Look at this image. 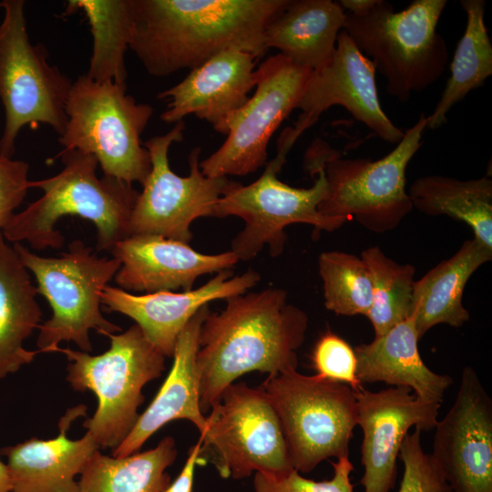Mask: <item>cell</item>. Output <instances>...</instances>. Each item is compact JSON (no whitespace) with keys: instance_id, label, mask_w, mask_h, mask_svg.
Segmentation results:
<instances>
[{"instance_id":"1","label":"cell","mask_w":492,"mask_h":492,"mask_svg":"<svg viewBox=\"0 0 492 492\" xmlns=\"http://www.w3.org/2000/svg\"><path fill=\"white\" fill-rule=\"evenodd\" d=\"M220 313L201 323L196 368L204 415L223 390L244 374L269 376L296 369L297 350L305 340L308 315L287 302V292L267 288L226 299Z\"/></svg>"},{"instance_id":"2","label":"cell","mask_w":492,"mask_h":492,"mask_svg":"<svg viewBox=\"0 0 492 492\" xmlns=\"http://www.w3.org/2000/svg\"><path fill=\"white\" fill-rule=\"evenodd\" d=\"M288 0H134L129 44L147 72L168 77L217 54L240 49L258 58L263 32Z\"/></svg>"},{"instance_id":"3","label":"cell","mask_w":492,"mask_h":492,"mask_svg":"<svg viewBox=\"0 0 492 492\" xmlns=\"http://www.w3.org/2000/svg\"><path fill=\"white\" fill-rule=\"evenodd\" d=\"M64 167L56 175L32 181L43 195L13 215L4 228V239L26 241L35 250L59 249L64 237L56 228L60 219L77 216L91 221L97 230V250L110 252L130 236L129 222L139 192L115 178H98L95 157L77 150H61Z\"/></svg>"},{"instance_id":"4","label":"cell","mask_w":492,"mask_h":492,"mask_svg":"<svg viewBox=\"0 0 492 492\" xmlns=\"http://www.w3.org/2000/svg\"><path fill=\"white\" fill-rule=\"evenodd\" d=\"M446 0H414L395 12L384 0L365 15L345 13L343 29L386 80L387 92L407 101L435 83L448 60L446 40L436 27Z\"/></svg>"},{"instance_id":"5","label":"cell","mask_w":492,"mask_h":492,"mask_svg":"<svg viewBox=\"0 0 492 492\" xmlns=\"http://www.w3.org/2000/svg\"><path fill=\"white\" fill-rule=\"evenodd\" d=\"M13 247L36 282V291L48 302L52 316L39 324L40 353L57 352L61 342H73L89 353V331L109 336L121 328L101 313V294L120 267L118 259L98 257L82 241H73L59 257H44L22 243Z\"/></svg>"},{"instance_id":"6","label":"cell","mask_w":492,"mask_h":492,"mask_svg":"<svg viewBox=\"0 0 492 492\" xmlns=\"http://www.w3.org/2000/svg\"><path fill=\"white\" fill-rule=\"evenodd\" d=\"M321 141H313L304 158L307 171L317 176L312 187L295 188L279 180L277 174L286 159L276 156L257 180L246 186L236 182L217 201L212 217L237 216L245 222L231 241V251L239 261L251 260L265 245L272 256L282 254L287 240L284 230L291 224L304 223L316 231H333L345 223L318 211L328 192Z\"/></svg>"},{"instance_id":"7","label":"cell","mask_w":492,"mask_h":492,"mask_svg":"<svg viewBox=\"0 0 492 492\" xmlns=\"http://www.w3.org/2000/svg\"><path fill=\"white\" fill-rule=\"evenodd\" d=\"M110 347L91 355L58 348L68 359L67 381L78 392L92 391L97 407L83 426L100 448H116L134 427L144 401V385L165 369V355L138 324L108 336Z\"/></svg>"},{"instance_id":"8","label":"cell","mask_w":492,"mask_h":492,"mask_svg":"<svg viewBox=\"0 0 492 492\" xmlns=\"http://www.w3.org/2000/svg\"><path fill=\"white\" fill-rule=\"evenodd\" d=\"M126 91L127 87L114 82L79 76L69 90L67 124L58 142L63 150L95 157L105 176L142 185L151 160L140 137L153 108Z\"/></svg>"},{"instance_id":"9","label":"cell","mask_w":492,"mask_h":492,"mask_svg":"<svg viewBox=\"0 0 492 492\" xmlns=\"http://www.w3.org/2000/svg\"><path fill=\"white\" fill-rule=\"evenodd\" d=\"M25 1L3 0L0 23V102L5 124L0 155L12 158L21 129L45 124L60 137L67 124L66 103L72 79L48 62L42 43L30 42Z\"/></svg>"},{"instance_id":"10","label":"cell","mask_w":492,"mask_h":492,"mask_svg":"<svg viewBox=\"0 0 492 492\" xmlns=\"http://www.w3.org/2000/svg\"><path fill=\"white\" fill-rule=\"evenodd\" d=\"M426 125L427 116L422 113L395 148L377 160L343 158L322 139L328 192L318 211L345 222L354 219L375 233L395 229L413 209L405 171L422 146Z\"/></svg>"},{"instance_id":"11","label":"cell","mask_w":492,"mask_h":492,"mask_svg":"<svg viewBox=\"0 0 492 492\" xmlns=\"http://www.w3.org/2000/svg\"><path fill=\"white\" fill-rule=\"evenodd\" d=\"M259 387L280 419L294 469L308 473L323 460L349 456L357 425L356 394L349 385L292 369Z\"/></svg>"},{"instance_id":"12","label":"cell","mask_w":492,"mask_h":492,"mask_svg":"<svg viewBox=\"0 0 492 492\" xmlns=\"http://www.w3.org/2000/svg\"><path fill=\"white\" fill-rule=\"evenodd\" d=\"M206 421L199 465L210 462L221 477L282 475L294 468L280 419L261 388L232 383Z\"/></svg>"},{"instance_id":"13","label":"cell","mask_w":492,"mask_h":492,"mask_svg":"<svg viewBox=\"0 0 492 492\" xmlns=\"http://www.w3.org/2000/svg\"><path fill=\"white\" fill-rule=\"evenodd\" d=\"M312 70L281 54L270 56L255 69L256 90L226 120L224 143L200 163L209 178L244 176L267 161L269 141L281 123L297 108Z\"/></svg>"},{"instance_id":"14","label":"cell","mask_w":492,"mask_h":492,"mask_svg":"<svg viewBox=\"0 0 492 492\" xmlns=\"http://www.w3.org/2000/svg\"><path fill=\"white\" fill-rule=\"evenodd\" d=\"M184 128L185 122L179 121L169 132L143 142L151 169L131 213L130 235L156 234L189 243L192 221L212 217L217 201L235 185L228 177L202 174L199 147L189 155V176H179L170 169L169 150L173 143L182 141Z\"/></svg>"},{"instance_id":"15","label":"cell","mask_w":492,"mask_h":492,"mask_svg":"<svg viewBox=\"0 0 492 492\" xmlns=\"http://www.w3.org/2000/svg\"><path fill=\"white\" fill-rule=\"evenodd\" d=\"M375 71L374 63L342 29L330 60L311 72L297 106L302 113L293 127L286 128L279 138L276 156L286 159L287 153L302 133L325 110L336 105L343 107L382 139L397 144L405 131L398 128L382 109Z\"/></svg>"},{"instance_id":"16","label":"cell","mask_w":492,"mask_h":492,"mask_svg":"<svg viewBox=\"0 0 492 492\" xmlns=\"http://www.w3.org/2000/svg\"><path fill=\"white\" fill-rule=\"evenodd\" d=\"M434 429L430 455L451 492H492V400L471 366Z\"/></svg>"},{"instance_id":"17","label":"cell","mask_w":492,"mask_h":492,"mask_svg":"<svg viewBox=\"0 0 492 492\" xmlns=\"http://www.w3.org/2000/svg\"><path fill=\"white\" fill-rule=\"evenodd\" d=\"M407 387L356 392L357 425L363 432L360 480L364 492H389L396 479V460L411 427L435 428L441 405L419 401Z\"/></svg>"},{"instance_id":"18","label":"cell","mask_w":492,"mask_h":492,"mask_svg":"<svg viewBox=\"0 0 492 492\" xmlns=\"http://www.w3.org/2000/svg\"><path fill=\"white\" fill-rule=\"evenodd\" d=\"M110 253L120 262L114 280L128 292L190 291L200 276L231 270L239 261L231 251L204 254L187 242L156 234L130 235Z\"/></svg>"},{"instance_id":"19","label":"cell","mask_w":492,"mask_h":492,"mask_svg":"<svg viewBox=\"0 0 492 492\" xmlns=\"http://www.w3.org/2000/svg\"><path fill=\"white\" fill-rule=\"evenodd\" d=\"M231 276V270H225L197 289L142 295L108 285L102 292L101 302L110 311L134 320L149 341L166 357H171L179 333L201 307L214 300L245 293L261 280L260 273L252 269Z\"/></svg>"},{"instance_id":"20","label":"cell","mask_w":492,"mask_h":492,"mask_svg":"<svg viewBox=\"0 0 492 492\" xmlns=\"http://www.w3.org/2000/svg\"><path fill=\"white\" fill-rule=\"evenodd\" d=\"M257 58L247 51L228 49L190 70L181 82L158 94L169 102L161 120L177 123L193 114L221 133L228 118L247 102L255 87Z\"/></svg>"},{"instance_id":"21","label":"cell","mask_w":492,"mask_h":492,"mask_svg":"<svg viewBox=\"0 0 492 492\" xmlns=\"http://www.w3.org/2000/svg\"><path fill=\"white\" fill-rule=\"evenodd\" d=\"M85 405L68 409L60 419L59 434L47 440L30 439L3 448L7 457L13 492H79L80 475L99 447L92 436L79 439L67 436L71 423L84 415Z\"/></svg>"},{"instance_id":"22","label":"cell","mask_w":492,"mask_h":492,"mask_svg":"<svg viewBox=\"0 0 492 492\" xmlns=\"http://www.w3.org/2000/svg\"><path fill=\"white\" fill-rule=\"evenodd\" d=\"M210 313L201 307L179 334L172 367L148 408L139 415L127 437L112 450V456L122 457L139 451L143 444L163 425L177 419L190 421L200 434L207 427L200 406L196 354L201 323Z\"/></svg>"},{"instance_id":"23","label":"cell","mask_w":492,"mask_h":492,"mask_svg":"<svg viewBox=\"0 0 492 492\" xmlns=\"http://www.w3.org/2000/svg\"><path fill=\"white\" fill-rule=\"evenodd\" d=\"M419 337L412 313L387 333L354 348L361 383L384 382L407 387L421 402L441 405L451 376L429 369L418 350Z\"/></svg>"},{"instance_id":"24","label":"cell","mask_w":492,"mask_h":492,"mask_svg":"<svg viewBox=\"0 0 492 492\" xmlns=\"http://www.w3.org/2000/svg\"><path fill=\"white\" fill-rule=\"evenodd\" d=\"M345 13L332 0H288L267 23L264 46L293 64L315 70L332 57Z\"/></svg>"},{"instance_id":"25","label":"cell","mask_w":492,"mask_h":492,"mask_svg":"<svg viewBox=\"0 0 492 492\" xmlns=\"http://www.w3.org/2000/svg\"><path fill=\"white\" fill-rule=\"evenodd\" d=\"M492 250L473 238L457 251L415 282L413 313L419 339L436 324L460 327L469 319L463 305L465 287L472 274L491 261Z\"/></svg>"},{"instance_id":"26","label":"cell","mask_w":492,"mask_h":492,"mask_svg":"<svg viewBox=\"0 0 492 492\" xmlns=\"http://www.w3.org/2000/svg\"><path fill=\"white\" fill-rule=\"evenodd\" d=\"M36 287L13 246L0 240V380L30 364L38 350L23 343L37 329L42 311Z\"/></svg>"},{"instance_id":"27","label":"cell","mask_w":492,"mask_h":492,"mask_svg":"<svg viewBox=\"0 0 492 492\" xmlns=\"http://www.w3.org/2000/svg\"><path fill=\"white\" fill-rule=\"evenodd\" d=\"M413 208L429 216L446 215L466 223L474 238L492 250V180L431 175L418 178L407 192Z\"/></svg>"},{"instance_id":"28","label":"cell","mask_w":492,"mask_h":492,"mask_svg":"<svg viewBox=\"0 0 492 492\" xmlns=\"http://www.w3.org/2000/svg\"><path fill=\"white\" fill-rule=\"evenodd\" d=\"M85 15L93 38L89 78L127 87L125 53L129 48L134 22V0H68L62 16Z\"/></svg>"},{"instance_id":"29","label":"cell","mask_w":492,"mask_h":492,"mask_svg":"<svg viewBox=\"0 0 492 492\" xmlns=\"http://www.w3.org/2000/svg\"><path fill=\"white\" fill-rule=\"evenodd\" d=\"M177 454L171 436L154 448L122 457L97 450L80 474L79 492H162L170 484L166 469Z\"/></svg>"},{"instance_id":"30","label":"cell","mask_w":492,"mask_h":492,"mask_svg":"<svg viewBox=\"0 0 492 492\" xmlns=\"http://www.w3.org/2000/svg\"><path fill=\"white\" fill-rule=\"evenodd\" d=\"M466 15L464 35L459 40L450 66L451 75L426 128L437 129L447 120L451 108L473 89L481 87L492 75V45L485 24L484 0H460Z\"/></svg>"},{"instance_id":"31","label":"cell","mask_w":492,"mask_h":492,"mask_svg":"<svg viewBox=\"0 0 492 492\" xmlns=\"http://www.w3.org/2000/svg\"><path fill=\"white\" fill-rule=\"evenodd\" d=\"M361 259L367 266L373 287L372 306L366 317L374 337H379L413 313L415 268L397 263L378 246L363 251Z\"/></svg>"},{"instance_id":"32","label":"cell","mask_w":492,"mask_h":492,"mask_svg":"<svg viewBox=\"0 0 492 492\" xmlns=\"http://www.w3.org/2000/svg\"><path fill=\"white\" fill-rule=\"evenodd\" d=\"M318 269L327 310L338 315H367L373 302V287L361 257L344 251H324L319 256Z\"/></svg>"},{"instance_id":"33","label":"cell","mask_w":492,"mask_h":492,"mask_svg":"<svg viewBox=\"0 0 492 492\" xmlns=\"http://www.w3.org/2000/svg\"><path fill=\"white\" fill-rule=\"evenodd\" d=\"M421 433L415 428L402 442L398 457L403 462L404 473L397 492H451L432 456L425 452Z\"/></svg>"},{"instance_id":"34","label":"cell","mask_w":492,"mask_h":492,"mask_svg":"<svg viewBox=\"0 0 492 492\" xmlns=\"http://www.w3.org/2000/svg\"><path fill=\"white\" fill-rule=\"evenodd\" d=\"M333 477L329 480L314 481L303 477L296 469L282 475L254 474V492H354L351 474L354 465L349 456L332 462Z\"/></svg>"},{"instance_id":"35","label":"cell","mask_w":492,"mask_h":492,"mask_svg":"<svg viewBox=\"0 0 492 492\" xmlns=\"http://www.w3.org/2000/svg\"><path fill=\"white\" fill-rule=\"evenodd\" d=\"M311 362L317 375L349 385L355 393L363 388L356 375L354 349L342 337L326 330L315 343Z\"/></svg>"},{"instance_id":"36","label":"cell","mask_w":492,"mask_h":492,"mask_svg":"<svg viewBox=\"0 0 492 492\" xmlns=\"http://www.w3.org/2000/svg\"><path fill=\"white\" fill-rule=\"evenodd\" d=\"M28 171L27 162L0 155V240L4 228L32 188Z\"/></svg>"},{"instance_id":"37","label":"cell","mask_w":492,"mask_h":492,"mask_svg":"<svg viewBox=\"0 0 492 492\" xmlns=\"http://www.w3.org/2000/svg\"><path fill=\"white\" fill-rule=\"evenodd\" d=\"M201 444L202 438L200 436L198 442L190 448L187 460L179 476L162 492H193L195 468L199 465Z\"/></svg>"},{"instance_id":"38","label":"cell","mask_w":492,"mask_h":492,"mask_svg":"<svg viewBox=\"0 0 492 492\" xmlns=\"http://www.w3.org/2000/svg\"><path fill=\"white\" fill-rule=\"evenodd\" d=\"M377 2L378 0H341L338 3L343 9L348 11V14L363 15L368 13Z\"/></svg>"},{"instance_id":"39","label":"cell","mask_w":492,"mask_h":492,"mask_svg":"<svg viewBox=\"0 0 492 492\" xmlns=\"http://www.w3.org/2000/svg\"><path fill=\"white\" fill-rule=\"evenodd\" d=\"M0 492H13L7 466L0 460Z\"/></svg>"}]
</instances>
